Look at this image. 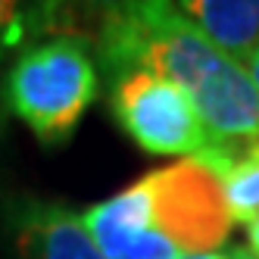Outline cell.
<instances>
[{
	"mask_svg": "<svg viewBox=\"0 0 259 259\" xmlns=\"http://www.w3.org/2000/svg\"><path fill=\"white\" fill-rule=\"evenodd\" d=\"M247 253L259 259V219L247 225Z\"/></svg>",
	"mask_w": 259,
	"mask_h": 259,
	"instance_id": "cell-9",
	"label": "cell"
},
{
	"mask_svg": "<svg viewBox=\"0 0 259 259\" xmlns=\"http://www.w3.org/2000/svg\"><path fill=\"white\" fill-rule=\"evenodd\" d=\"M106 259H188L222 253L231 215L222 181L200 159L147 172L125 191L81 212Z\"/></svg>",
	"mask_w": 259,
	"mask_h": 259,
	"instance_id": "cell-2",
	"label": "cell"
},
{
	"mask_svg": "<svg viewBox=\"0 0 259 259\" xmlns=\"http://www.w3.org/2000/svg\"><path fill=\"white\" fill-rule=\"evenodd\" d=\"M188 259H231V250H222V253H209V256H188Z\"/></svg>",
	"mask_w": 259,
	"mask_h": 259,
	"instance_id": "cell-11",
	"label": "cell"
},
{
	"mask_svg": "<svg viewBox=\"0 0 259 259\" xmlns=\"http://www.w3.org/2000/svg\"><path fill=\"white\" fill-rule=\"evenodd\" d=\"M247 72H250V78H253V84L259 88V50H256V57L250 60V66H247Z\"/></svg>",
	"mask_w": 259,
	"mask_h": 259,
	"instance_id": "cell-10",
	"label": "cell"
},
{
	"mask_svg": "<svg viewBox=\"0 0 259 259\" xmlns=\"http://www.w3.org/2000/svg\"><path fill=\"white\" fill-rule=\"evenodd\" d=\"M219 181L231 222L244 228L256 222L259 219V141L237 144L231 150L228 169L219 175Z\"/></svg>",
	"mask_w": 259,
	"mask_h": 259,
	"instance_id": "cell-7",
	"label": "cell"
},
{
	"mask_svg": "<svg viewBox=\"0 0 259 259\" xmlns=\"http://www.w3.org/2000/svg\"><path fill=\"white\" fill-rule=\"evenodd\" d=\"M97 57L109 78L153 72L194 97L212 144L259 141V88L250 72L215 50L178 4H109L100 16Z\"/></svg>",
	"mask_w": 259,
	"mask_h": 259,
	"instance_id": "cell-1",
	"label": "cell"
},
{
	"mask_svg": "<svg viewBox=\"0 0 259 259\" xmlns=\"http://www.w3.org/2000/svg\"><path fill=\"white\" fill-rule=\"evenodd\" d=\"M231 259H256V256H250L247 247H244V250H231Z\"/></svg>",
	"mask_w": 259,
	"mask_h": 259,
	"instance_id": "cell-12",
	"label": "cell"
},
{
	"mask_svg": "<svg viewBox=\"0 0 259 259\" xmlns=\"http://www.w3.org/2000/svg\"><path fill=\"white\" fill-rule=\"evenodd\" d=\"M100 94L94 50L75 34H53L25 47L7 72L10 113L41 147H63Z\"/></svg>",
	"mask_w": 259,
	"mask_h": 259,
	"instance_id": "cell-3",
	"label": "cell"
},
{
	"mask_svg": "<svg viewBox=\"0 0 259 259\" xmlns=\"http://www.w3.org/2000/svg\"><path fill=\"white\" fill-rule=\"evenodd\" d=\"M178 10L215 50L237 66H250L259 50V0H184Z\"/></svg>",
	"mask_w": 259,
	"mask_h": 259,
	"instance_id": "cell-6",
	"label": "cell"
},
{
	"mask_svg": "<svg viewBox=\"0 0 259 259\" xmlns=\"http://www.w3.org/2000/svg\"><path fill=\"white\" fill-rule=\"evenodd\" d=\"M57 7L47 4H16V0H0V66L10 53L25 50L34 44V38H44L53 31L57 22ZM50 38V34H47Z\"/></svg>",
	"mask_w": 259,
	"mask_h": 259,
	"instance_id": "cell-8",
	"label": "cell"
},
{
	"mask_svg": "<svg viewBox=\"0 0 259 259\" xmlns=\"http://www.w3.org/2000/svg\"><path fill=\"white\" fill-rule=\"evenodd\" d=\"M109 109L144 153L197 159L212 147L194 97L153 72H125L113 78Z\"/></svg>",
	"mask_w": 259,
	"mask_h": 259,
	"instance_id": "cell-4",
	"label": "cell"
},
{
	"mask_svg": "<svg viewBox=\"0 0 259 259\" xmlns=\"http://www.w3.org/2000/svg\"><path fill=\"white\" fill-rule=\"evenodd\" d=\"M10 231L22 259H106L81 215L53 200L19 197L10 206Z\"/></svg>",
	"mask_w": 259,
	"mask_h": 259,
	"instance_id": "cell-5",
	"label": "cell"
}]
</instances>
